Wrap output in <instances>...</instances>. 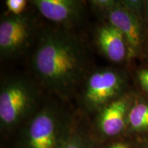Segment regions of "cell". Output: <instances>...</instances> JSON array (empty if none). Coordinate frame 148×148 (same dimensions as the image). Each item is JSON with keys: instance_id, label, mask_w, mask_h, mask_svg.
Here are the masks:
<instances>
[{"instance_id": "cell-2", "label": "cell", "mask_w": 148, "mask_h": 148, "mask_svg": "<svg viewBox=\"0 0 148 148\" xmlns=\"http://www.w3.org/2000/svg\"><path fill=\"white\" fill-rule=\"evenodd\" d=\"M36 85L22 77L4 79L0 88V124L10 130L34 114L39 101Z\"/></svg>"}, {"instance_id": "cell-15", "label": "cell", "mask_w": 148, "mask_h": 148, "mask_svg": "<svg viewBox=\"0 0 148 148\" xmlns=\"http://www.w3.org/2000/svg\"><path fill=\"white\" fill-rule=\"evenodd\" d=\"M137 79L141 88L148 93V69L139 70L137 73Z\"/></svg>"}, {"instance_id": "cell-5", "label": "cell", "mask_w": 148, "mask_h": 148, "mask_svg": "<svg viewBox=\"0 0 148 148\" xmlns=\"http://www.w3.org/2000/svg\"><path fill=\"white\" fill-rule=\"evenodd\" d=\"M34 33V24L30 18L23 14L1 18L0 22L1 58H14L24 52L30 45Z\"/></svg>"}, {"instance_id": "cell-18", "label": "cell", "mask_w": 148, "mask_h": 148, "mask_svg": "<svg viewBox=\"0 0 148 148\" xmlns=\"http://www.w3.org/2000/svg\"><path fill=\"white\" fill-rule=\"evenodd\" d=\"M145 8H146V11H147V14L148 16V0L147 1H145Z\"/></svg>"}, {"instance_id": "cell-4", "label": "cell", "mask_w": 148, "mask_h": 148, "mask_svg": "<svg viewBox=\"0 0 148 148\" xmlns=\"http://www.w3.org/2000/svg\"><path fill=\"white\" fill-rule=\"evenodd\" d=\"M125 86L123 73L106 68L89 75L83 92V103L89 110L99 111L121 97Z\"/></svg>"}, {"instance_id": "cell-12", "label": "cell", "mask_w": 148, "mask_h": 148, "mask_svg": "<svg viewBox=\"0 0 148 148\" xmlns=\"http://www.w3.org/2000/svg\"><path fill=\"white\" fill-rule=\"evenodd\" d=\"M119 1L114 0H92L90 5L98 12L108 14L110 11L117 5Z\"/></svg>"}, {"instance_id": "cell-3", "label": "cell", "mask_w": 148, "mask_h": 148, "mask_svg": "<svg viewBox=\"0 0 148 148\" xmlns=\"http://www.w3.org/2000/svg\"><path fill=\"white\" fill-rule=\"evenodd\" d=\"M70 130L63 112L53 104L36 110L27 122L23 148H60Z\"/></svg>"}, {"instance_id": "cell-1", "label": "cell", "mask_w": 148, "mask_h": 148, "mask_svg": "<svg viewBox=\"0 0 148 148\" xmlns=\"http://www.w3.org/2000/svg\"><path fill=\"white\" fill-rule=\"evenodd\" d=\"M35 75L46 88L62 97L76 89L85 76L88 56L83 42L63 29H47L32 56Z\"/></svg>"}, {"instance_id": "cell-10", "label": "cell", "mask_w": 148, "mask_h": 148, "mask_svg": "<svg viewBox=\"0 0 148 148\" xmlns=\"http://www.w3.org/2000/svg\"><path fill=\"white\" fill-rule=\"evenodd\" d=\"M125 134L136 136L138 140L148 138V101H133L127 118Z\"/></svg>"}, {"instance_id": "cell-14", "label": "cell", "mask_w": 148, "mask_h": 148, "mask_svg": "<svg viewBox=\"0 0 148 148\" xmlns=\"http://www.w3.org/2000/svg\"><path fill=\"white\" fill-rule=\"evenodd\" d=\"M120 2L130 12H132L133 14H136L139 17L145 4V1H138V0H124V1H120Z\"/></svg>"}, {"instance_id": "cell-7", "label": "cell", "mask_w": 148, "mask_h": 148, "mask_svg": "<svg viewBox=\"0 0 148 148\" xmlns=\"http://www.w3.org/2000/svg\"><path fill=\"white\" fill-rule=\"evenodd\" d=\"M107 16L109 23L116 27L124 36L128 49V57L136 56L143 43V29L139 16L130 12L120 1Z\"/></svg>"}, {"instance_id": "cell-9", "label": "cell", "mask_w": 148, "mask_h": 148, "mask_svg": "<svg viewBox=\"0 0 148 148\" xmlns=\"http://www.w3.org/2000/svg\"><path fill=\"white\" fill-rule=\"evenodd\" d=\"M97 43L103 55L114 62H120L128 57L126 40L122 33L110 23L98 28Z\"/></svg>"}, {"instance_id": "cell-13", "label": "cell", "mask_w": 148, "mask_h": 148, "mask_svg": "<svg viewBox=\"0 0 148 148\" xmlns=\"http://www.w3.org/2000/svg\"><path fill=\"white\" fill-rule=\"evenodd\" d=\"M27 1L25 0H7L5 1L7 8L14 15H21L26 8Z\"/></svg>"}, {"instance_id": "cell-17", "label": "cell", "mask_w": 148, "mask_h": 148, "mask_svg": "<svg viewBox=\"0 0 148 148\" xmlns=\"http://www.w3.org/2000/svg\"><path fill=\"white\" fill-rule=\"evenodd\" d=\"M136 148H148V138L138 140Z\"/></svg>"}, {"instance_id": "cell-6", "label": "cell", "mask_w": 148, "mask_h": 148, "mask_svg": "<svg viewBox=\"0 0 148 148\" xmlns=\"http://www.w3.org/2000/svg\"><path fill=\"white\" fill-rule=\"evenodd\" d=\"M132 102L130 96L123 95L98 111L97 125L101 134L108 138L125 134Z\"/></svg>"}, {"instance_id": "cell-11", "label": "cell", "mask_w": 148, "mask_h": 148, "mask_svg": "<svg viewBox=\"0 0 148 148\" xmlns=\"http://www.w3.org/2000/svg\"><path fill=\"white\" fill-rule=\"evenodd\" d=\"M60 148H94V146L84 132L70 128Z\"/></svg>"}, {"instance_id": "cell-8", "label": "cell", "mask_w": 148, "mask_h": 148, "mask_svg": "<svg viewBox=\"0 0 148 148\" xmlns=\"http://www.w3.org/2000/svg\"><path fill=\"white\" fill-rule=\"evenodd\" d=\"M32 2L44 17L63 25L77 23L84 14L81 1L75 0H34Z\"/></svg>"}, {"instance_id": "cell-16", "label": "cell", "mask_w": 148, "mask_h": 148, "mask_svg": "<svg viewBox=\"0 0 148 148\" xmlns=\"http://www.w3.org/2000/svg\"><path fill=\"white\" fill-rule=\"evenodd\" d=\"M136 143L137 141L133 143L127 139L119 140L110 143L106 148H136Z\"/></svg>"}]
</instances>
